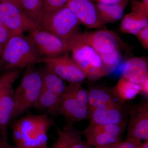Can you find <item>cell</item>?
Returning <instances> with one entry per match:
<instances>
[{
  "label": "cell",
  "mask_w": 148,
  "mask_h": 148,
  "mask_svg": "<svg viewBox=\"0 0 148 148\" xmlns=\"http://www.w3.org/2000/svg\"><path fill=\"white\" fill-rule=\"evenodd\" d=\"M123 77L131 82L140 85L148 78V64L143 57H133L125 64Z\"/></svg>",
  "instance_id": "2e32d148"
},
{
  "label": "cell",
  "mask_w": 148,
  "mask_h": 148,
  "mask_svg": "<svg viewBox=\"0 0 148 148\" xmlns=\"http://www.w3.org/2000/svg\"><path fill=\"white\" fill-rule=\"evenodd\" d=\"M43 57L28 36L14 35L5 44L0 57V70L26 69L41 63Z\"/></svg>",
  "instance_id": "7a4b0ae2"
},
{
  "label": "cell",
  "mask_w": 148,
  "mask_h": 148,
  "mask_svg": "<svg viewBox=\"0 0 148 148\" xmlns=\"http://www.w3.org/2000/svg\"><path fill=\"white\" fill-rule=\"evenodd\" d=\"M98 54L108 73L117 66L121 59V55L119 49L109 53H98Z\"/></svg>",
  "instance_id": "484cf974"
},
{
  "label": "cell",
  "mask_w": 148,
  "mask_h": 148,
  "mask_svg": "<svg viewBox=\"0 0 148 148\" xmlns=\"http://www.w3.org/2000/svg\"><path fill=\"white\" fill-rule=\"evenodd\" d=\"M140 148H148V141H145L143 143H142Z\"/></svg>",
  "instance_id": "8d00e7d4"
},
{
  "label": "cell",
  "mask_w": 148,
  "mask_h": 148,
  "mask_svg": "<svg viewBox=\"0 0 148 148\" xmlns=\"http://www.w3.org/2000/svg\"><path fill=\"white\" fill-rule=\"evenodd\" d=\"M91 1H92V0H91Z\"/></svg>",
  "instance_id": "ab89813d"
},
{
  "label": "cell",
  "mask_w": 148,
  "mask_h": 148,
  "mask_svg": "<svg viewBox=\"0 0 148 148\" xmlns=\"http://www.w3.org/2000/svg\"><path fill=\"white\" fill-rule=\"evenodd\" d=\"M127 122L114 125H103L92 123L82 132L86 141L90 145H106L120 141Z\"/></svg>",
  "instance_id": "9c48e42d"
},
{
  "label": "cell",
  "mask_w": 148,
  "mask_h": 148,
  "mask_svg": "<svg viewBox=\"0 0 148 148\" xmlns=\"http://www.w3.org/2000/svg\"><path fill=\"white\" fill-rule=\"evenodd\" d=\"M41 63L49 71L70 83H82L86 78L68 53L52 58H43Z\"/></svg>",
  "instance_id": "52a82bcc"
},
{
  "label": "cell",
  "mask_w": 148,
  "mask_h": 148,
  "mask_svg": "<svg viewBox=\"0 0 148 148\" xmlns=\"http://www.w3.org/2000/svg\"><path fill=\"white\" fill-rule=\"evenodd\" d=\"M134 106L120 103L115 107L106 109H95L89 112L90 123L103 125H114L127 122Z\"/></svg>",
  "instance_id": "4fadbf2b"
},
{
  "label": "cell",
  "mask_w": 148,
  "mask_h": 148,
  "mask_svg": "<svg viewBox=\"0 0 148 148\" xmlns=\"http://www.w3.org/2000/svg\"><path fill=\"white\" fill-rule=\"evenodd\" d=\"M21 70L14 69L5 72L0 75V99L12 88L20 76Z\"/></svg>",
  "instance_id": "d4e9b609"
},
{
  "label": "cell",
  "mask_w": 148,
  "mask_h": 148,
  "mask_svg": "<svg viewBox=\"0 0 148 148\" xmlns=\"http://www.w3.org/2000/svg\"><path fill=\"white\" fill-rule=\"evenodd\" d=\"M62 96L44 89L41 92L35 108L42 114L55 115Z\"/></svg>",
  "instance_id": "44dd1931"
},
{
  "label": "cell",
  "mask_w": 148,
  "mask_h": 148,
  "mask_svg": "<svg viewBox=\"0 0 148 148\" xmlns=\"http://www.w3.org/2000/svg\"><path fill=\"white\" fill-rule=\"evenodd\" d=\"M127 119L126 138L148 141V102L134 106Z\"/></svg>",
  "instance_id": "8fae6325"
},
{
  "label": "cell",
  "mask_w": 148,
  "mask_h": 148,
  "mask_svg": "<svg viewBox=\"0 0 148 148\" xmlns=\"http://www.w3.org/2000/svg\"><path fill=\"white\" fill-rule=\"evenodd\" d=\"M77 18L79 24L89 29H97L103 24L96 6L91 0H71L66 5Z\"/></svg>",
  "instance_id": "9a60e30c"
},
{
  "label": "cell",
  "mask_w": 148,
  "mask_h": 148,
  "mask_svg": "<svg viewBox=\"0 0 148 148\" xmlns=\"http://www.w3.org/2000/svg\"><path fill=\"white\" fill-rule=\"evenodd\" d=\"M21 7L27 17L39 27L44 13L43 0H21Z\"/></svg>",
  "instance_id": "cb8c5ba5"
},
{
  "label": "cell",
  "mask_w": 148,
  "mask_h": 148,
  "mask_svg": "<svg viewBox=\"0 0 148 148\" xmlns=\"http://www.w3.org/2000/svg\"><path fill=\"white\" fill-rule=\"evenodd\" d=\"M0 20L12 35H23L39 27L24 13L20 7L8 2H0Z\"/></svg>",
  "instance_id": "ba28073f"
},
{
  "label": "cell",
  "mask_w": 148,
  "mask_h": 148,
  "mask_svg": "<svg viewBox=\"0 0 148 148\" xmlns=\"http://www.w3.org/2000/svg\"><path fill=\"white\" fill-rule=\"evenodd\" d=\"M143 47L146 49H148V26L143 28L135 35Z\"/></svg>",
  "instance_id": "f546056e"
},
{
  "label": "cell",
  "mask_w": 148,
  "mask_h": 148,
  "mask_svg": "<svg viewBox=\"0 0 148 148\" xmlns=\"http://www.w3.org/2000/svg\"><path fill=\"white\" fill-rule=\"evenodd\" d=\"M71 148H92V146L86 142L83 141L82 139L78 142L76 143Z\"/></svg>",
  "instance_id": "4dcf8cb0"
},
{
  "label": "cell",
  "mask_w": 148,
  "mask_h": 148,
  "mask_svg": "<svg viewBox=\"0 0 148 148\" xmlns=\"http://www.w3.org/2000/svg\"><path fill=\"white\" fill-rule=\"evenodd\" d=\"M42 90V84L39 69H36L34 66L27 67L19 84L13 89L14 110L12 120L35 108Z\"/></svg>",
  "instance_id": "3957f363"
},
{
  "label": "cell",
  "mask_w": 148,
  "mask_h": 148,
  "mask_svg": "<svg viewBox=\"0 0 148 148\" xmlns=\"http://www.w3.org/2000/svg\"><path fill=\"white\" fill-rule=\"evenodd\" d=\"M72 38L92 47L98 53H108L119 48L121 40L115 33L108 30L78 33Z\"/></svg>",
  "instance_id": "30bf717a"
},
{
  "label": "cell",
  "mask_w": 148,
  "mask_h": 148,
  "mask_svg": "<svg viewBox=\"0 0 148 148\" xmlns=\"http://www.w3.org/2000/svg\"><path fill=\"white\" fill-rule=\"evenodd\" d=\"M0 2L12 3L18 6L21 7V0H0Z\"/></svg>",
  "instance_id": "d590c367"
},
{
  "label": "cell",
  "mask_w": 148,
  "mask_h": 148,
  "mask_svg": "<svg viewBox=\"0 0 148 148\" xmlns=\"http://www.w3.org/2000/svg\"><path fill=\"white\" fill-rule=\"evenodd\" d=\"M142 143L140 140L126 138L124 142L120 141L116 148H140Z\"/></svg>",
  "instance_id": "f1b7e54d"
},
{
  "label": "cell",
  "mask_w": 148,
  "mask_h": 148,
  "mask_svg": "<svg viewBox=\"0 0 148 148\" xmlns=\"http://www.w3.org/2000/svg\"><path fill=\"white\" fill-rule=\"evenodd\" d=\"M14 101L12 88L0 99V139L8 140V128L12 120Z\"/></svg>",
  "instance_id": "e0dca14e"
},
{
  "label": "cell",
  "mask_w": 148,
  "mask_h": 148,
  "mask_svg": "<svg viewBox=\"0 0 148 148\" xmlns=\"http://www.w3.org/2000/svg\"><path fill=\"white\" fill-rule=\"evenodd\" d=\"M58 138L51 148H71L82 140V133L72 125H66L64 129L56 128Z\"/></svg>",
  "instance_id": "7402d4cb"
},
{
  "label": "cell",
  "mask_w": 148,
  "mask_h": 148,
  "mask_svg": "<svg viewBox=\"0 0 148 148\" xmlns=\"http://www.w3.org/2000/svg\"><path fill=\"white\" fill-rule=\"evenodd\" d=\"M0 148H16L14 146L12 145L9 143L8 140H4L0 139Z\"/></svg>",
  "instance_id": "d6a6232c"
},
{
  "label": "cell",
  "mask_w": 148,
  "mask_h": 148,
  "mask_svg": "<svg viewBox=\"0 0 148 148\" xmlns=\"http://www.w3.org/2000/svg\"><path fill=\"white\" fill-rule=\"evenodd\" d=\"M142 1L146 7L148 8V0H142Z\"/></svg>",
  "instance_id": "74e56055"
},
{
  "label": "cell",
  "mask_w": 148,
  "mask_h": 148,
  "mask_svg": "<svg viewBox=\"0 0 148 148\" xmlns=\"http://www.w3.org/2000/svg\"><path fill=\"white\" fill-rule=\"evenodd\" d=\"M72 58L90 80H95L108 74L100 56L90 46L72 38L68 42Z\"/></svg>",
  "instance_id": "277c9868"
},
{
  "label": "cell",
  "mask_w": 148,
  "mask_h": 148,
  "mask_svg": "<svg viewBox=\"0 0 148 148\" xmlns=\"http://www.w3.org/2000/svg\"><path fill=\"white\" fill-rule=\"evenodd\" d=\"M88 95L89 113L95 109L113 108L121 103L115 101L113 93L111 94L110 92L101 88H96L91 89L88 91Z\"/></svg>",
  "instance_id": "d6986e66"
},
{
  "label": "cell",
  "mask_w": 148,
  "mask_h": 148,
  "mask_svg": "<svg viewBox=\"0 0 148 148\" xmlns=\"http://www.w3.org/2000/svg\"><path fill=\"white\" fill-rule=\"evenodd\" d=\"M140 92L139 85L131 82L123 76L118 81L112 90L114 96L122 103L133 100Z\"/></svg>",
  "instance_id": "ffe728a7"
},
{
  "label": "cell",
  "mask_w": 148,
  "mask_h": 148,
  "mask_svg": "<svg viewBox=\"0 0 148 148\" xmlns=\"http://www.w3.org/2000/svg\"><path fill=\"white\" fill-rule=\"evenodd\" d=\"M55 114L62 116L66 119L67 125L89 117L88 107L80 102L74 95L65 90L57 106Z\"/></svg>",
  "instance_id": "7c38bea8"
},
{
  "label": "cell",
  "mask_w": 148,
  "mask_h": 148,
  "mask_svg": "<svg viewBox=\"0 0 148 148\" xmlns=\"http://www.w3.org/2000/svg\"><path fill=\"white\" fill-rule=\"evenodd\" d=\"M27 36L43 58H52L69 52L68 44L63 40L40 27L29 31Z\"/></svg>",
  "instance_id": "8992f818"
},
{
  "label": "cell",
  "mask_w": 148,
  "mask_h": 148,
  "mask_svg": "<svg viewBox=\"0 0 148 148\" xmlns=\"http://www.w3.org/2000/svg\"><path fill=\"white\" fill-rule=\"evenodd\" d=\"M95 1L98 3H102L107 4H112L119 2L121 0H92Z\"/></svg>",
  "instance_id": "836d02e7"
},
{
  "label": "cell",
  "mask_w": 148,
  "mask_h": 148,
  "mask_svg": "<svg viewBox=\"0 0 148 148\" xmlns=\"http://www.w3.org/2000/svg\"><path fill=\"white\" fill-rule=\"evenodd\" d=\"M3 48L2 47H1V46H0V57H1L2 53Z\"/></svg>",
  "instance_id": "f35d334b"
},
{
  "label": "cell",
  "mask_w": 148,
  "mask_h": 148,
  "mask_svg": "<svg viewBox=\"0 0 148 148\" xmlns=\"http://www.w3.org/2000/svg\"><path fill=\"white\" fill-rule=\"evenodd\" d=\"M131 11L123 18L120 30L125 34L136 35L148 26V8L142 1H133Z\"/></svg>",
  "instance_id": "5bb4252c"
},
{
  "label": "cell",
  "mask_w": 148,
  "mask_h": 148,
  "mask_svg": "<svg viewBox=\"0 0 148 148\" xmlns=\"http://www.w3.org/2000/svg\"><path fill=\"white\" fill-rule=\"evenodd\" d=\"M71 0H43L44 13H49L66 6Z\"/></svg>",
  "instance_id": "4316f807"
},
{
  "label": "cell",
  "mask_w": 148,
  "mask_h": 148,
  "mask_svg": "<svg viewBox=\"0 0 148 148\" xmlns=\"http://www.w3.org/2000/svg\"><path fill=\"white\" fill-rule=\"evenodd\" d=\"M10 31L0 20V46L3 48L12 36Z\"/></svg>",
  "instance_id": "83f0119b"
},
{
  "label": "cell",
  "mask_w": 148,
  "mask_h": 148,
  "mask_svg": "<svg viewBox=\"0 0 148 148\" xmlns=\"http://www.w3.org/2000/svg\"><path fill=\"white\" fill-rule=\"evenodd\" d=\"M140 88V92L148 97V78L142 84L139 85Z\"/></svg>",
  "instance_id": "1f68e13d"
},
{
  "label": "cell",
  "mask_w": 148,
  "mask_h": 148,
  "mask_svg": "<svg viewBox=\"0 0 148 148\" xmlns=\"http://www.w3.org/2000/svg\"><path fill=\"white\" fill-rule=\"evenodd\" d=\"M129 1L121 0L119 2L112 4L97 3L96 7L102 24L114 23L121 19Z\"/></svg>",
  "instance_id": "ac0fdd59"
},
{
  "label": "cell",
  "mask_w": 148,
  "mask_h": 148,
  "mask_svg": "<svg viewBox=\"0 0 148 148\" xmlns=\"http://www.w3.org/2000/svg\"><path fill=\"white\" fill-rule=\"evenodd\" d=\"M119 142L111 144V145H106L95 146L94 148H116L117 146L119 144Z\"/></svg>",
  "instance_id": "e575fe53"
},
{
  "label": "cell",
  "mask_w": 148,
  "mask_h": 148,
  "mask_svg": "<svg viewBox=\"0 0 148 148\" xmlns=\"http://www.w3.org/2000/svg\"><path fill=\"white\" fill-rule=\"evenodd\" d=\"M39 70L42 88L62 96L66 87L64 81L49 71L45 67Z\"/></svg>",
  "instance_id": "603a6c76"
},
{
  "label": "cell",
  "mask_w": 148,
  "mask_h": 148,
  "mask_svg": "<svg viewBox=\"0 0 148 148\" xmlns=\"http://www.w3.org/2000/svg\"><path fill=\"white\" fill-rule=\"evenodd\" d=\"M79 24L75 14L66 6L51 13H43L39 27L56 35L68 44L79 33Z\"/></svg>",
  "instance_id": "5b68a950"
},
{
  "label": "cell",
  "mask_w": 148,
  "mask_h": 148,
  "mask_svg": "<svg viewBox=\"0 0 148 148\" xmlns=\"http://www.w3.org/2000/svg\"><path fill=\"white\" fill-rule=\"evenodd\" d=\"M53 124L48 115L28 114L13 120L10 126L16 148H46L47 133Z\"/></svg>",
  "instance_id": "6da1fadb"
}]
</instances>
